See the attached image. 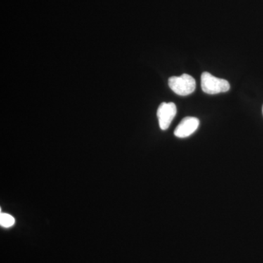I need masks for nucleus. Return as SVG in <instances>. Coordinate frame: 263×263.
I'll use <instances>...</instances> for the list:
<instances>
[{
  "label": "nucleus",
  "instance_id": "3",
  "mask_svg": "<svg viewBox=\"0 0 263 263\" xmlns=\"http://www.w3.org/2000/svg\"><path fill=\"white\" fill-rule=\"evenodd\" d=\"M177 113V108L174 103H162L157 110L159 124L162 130L168 129L171 122Z\"/></svg>",
  "mask_w": 263,
  "mask_h": 263
},
{
  "label": "nucleus",
  "instance_id": "5",
  "mask_svg": "<svg viewBox=\"0 0 263 263\" xmlns=\"http://www.w3.org/2000/svg\"><path fill=\"white\" fill-rule=\"evenodd\" d=\"M15 219L11 215L5 213H1L0 214V226L3 228H10L14 226Z\"/></svg>",
  "mask_w": 263,
  "mask_h": 263
},
{
  "label": "nucleus",
  "instance_id": "2",
  "mask_svg": "<svg viewBox=\"0 0 263 263\" xmlns=\"http://www.w3.org/2000/svg\"><path fill=\"white\" fill-rule=\"evenodd\" d=\"M168 84L170 88L180 96L192 94L196 88L195 79L188 74L170 78Z\"/></svg>",
  "mask_w": 263,
  "mask_h": 263
},
{
  "label": "nucleus",
  "instance_id": "4",
  "mask_svg": "<svg viewBox=\"0 0 263 263\" xmlns=\"http://www.w3.org/2000/svg\"><path fill=\"white\" fill-rule=\"evenodd\" d=\"M200 124V121L195 117H185L182 119L174 131V135L178 138H184L191 136Z\"/></svg>",
  "mask_w": 263,
  "mask_h": 263
},
{
  "label": "nucleus",
  "instance_id": "1",
  "mask_svg": "<svg viewBox=\"0 0 263 263\" xmlns=\"http://www.w3.org/2000/svg\"><path fill=\"white\" fill-rule=\"evenodd\" d=\"M201 88L206 94L216 95L229 91L230 85L224 79H219L209 72H204L201 75Z\"/></svg>",
  "mask_w": 263,
  "mask_h": 263
},
{
  "label": "nucleus",
  "instance_id": "6",
  "mask_svg": "<svg viewBox=\"0 0 263 263\" xmlns=\"http://www.w3.org/2000/svg\"><path fill=\"white\" fill-rule=\"evenodd\" d=\"M262 114H263V106H262Z\"/></svg>",
  "mask_w": 263,
  "mask_h": 263
}]
</instances>
